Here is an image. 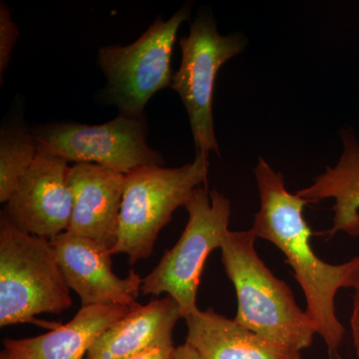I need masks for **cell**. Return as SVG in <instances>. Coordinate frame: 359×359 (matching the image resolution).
<instances>
[{"instance_id":"1","label":"cell","mask_w":359,"mask_h":359,"mask_svg":"<svg viewBox=\"0 0 359 359\" xmlns=\"http://www.w3.org/2000/svg\"><path fill=\"white\" fill-rule=\"evenodd\" d=\"M259 194V209L255 215L252 233L276 245L306 297V313L316 334L327 344L328 359H341L344 325L335 313V295L340 289L359 285V257L341 264H332L316 256L311 247L313 231L304 217L309 204L287 191L283 173L259 157L254 169Z\"/></svg>"},{"instance_id":"2","label":"cell","mask_w":359,"mask_h":359,"mask_svg":"<svg viewBox=\"0 0 359 359\" xmlns=\"http://www.w3.org/2000/svg\"><path fill=\"white\" fill-rule=\"evenodd\" d=\"M252 231H229L222 263L238 299L235 320L278 346L302 353L313 344V321L295 302L289 285L257 256Z\"/></svg>"},{"instance_id":"3","label":"cell","mask_w":359,"mask_h":359,"mask_svg":"<svg viewBox=\"0 0 359 359\" xmlns=\"http://www.w3.org/2000/svg\"><path fill=\"white\" fill-rule=\"evenodd\" d=\"M72 306L51 242L0 217V327L39 323L35 316Z\"/></svg>"},{"instance_id":"4","label":"cell","mask_w":359,"mask_h":359,"mask_svg":"<svg viewBox=\"0 0 359 359\" xmlns=\"http://www.w3.org/2000/svg\"><path fill=\"white\" fill-rule=\"evenodd\" d=\"M209 166V158L197 154L180 168L145 166L126 174L117 243L111 254L126 255L130 264L150 257L174 212L207 183Z\"/></svg>"},{"instance_id":"5","label":"cell","mask_w":359,"mask_h":359,"mask_svg":"<svg viewBox=\"0 0 359 359\" xmlns=\"http://www.w3.org/2000/svg\"><path fill=\"white\" fill-rule=\"evenodd\" d=\"M188 223L178 242L167 250L159 264L143 278L141 294H167L178 304L182 318L199 308L198 289L205 261L221 249L229 231L230 200L217 190L199 187L186 203Z\"/></svg>"},{"instance_id":"6","label":"cell","mask_w":359,"mask_h":359,"mask_svg":"<svg viewBox=\"0 0 359 359\" xmlns=\"http://www.w3.org/2000/svg\"><path fill=\"white\" fill-rule=\"evenodd\" d=\"M191 6L169 18H157L133 43L107 45L98 52V65L107 79L108 102L121 115L143 118L151 97L171 87V58L179 28L190 18Z\"/></svg>"},{"instance_id":"7","label":"cell","mask_w":359,"mask_h":359,"mask_svg":"<svg viewBox=\"0 0 359 359\" xmlns=\"http://www.w3.org/2000/svg\"><path fill=\"white\" fill-rule=\"evenodd\" d=\"M182 60L173 74L171 87L178 93L188 113L196 155L219 157L215 134L212 99L215 81L222 66L244 50L245 37L237 33L221 35L211 18H198L190 33L180 39Z\"/></svg>"},{"instance_id":"8","label":"cell","mask_w":359,"mask_h":359,"mask_svg":"<svg viewBox=\"0 0 359 359\" xmlns=\"http://www.w3.org/2000/svg\"><path fill=\"white\" fill-rule=\"evenodd\" d=\"M39 153L75 164H95L123 174L162 166V156L149 146L143 118L120 114L100 125L55 123L33 131Z\"/></svg>"},{"instance_id":"9","label":"cell","mask_w":359,"mask_h":359,"mask_svg":"<svg viewBox=\"0 0 359 359\" xmlns=\"http://www.w3.org/2000/svg\"><path fill=\"white\" fill-rule=\"evenodd\" d=\"M69 170L65 160L39 153L2 212L20 230L53 240L67 231L72 216Z\"/></svg>"},{"instance_id":"10","label":"cell","mask_w":359,"mask_h":359,"mask_svg":"<svg viewBox=\"0 0 359 359\" xmlns=\"http://www.w3.org/2000/svg\"><path fill=\"white\" fill-rule=\"evenodd\" d=\"M70 290L82 306L138 304L143 278L134 269L120 278L112 269V254L88 238L65 231L50 241Z\"/></svg>"},{"instance_id":"11","label":"cell","mask_w":359,"mask_h":359,"mask_svg":"<svg viewBox=\"0 0 359 359\" xmlns=\"http://www.w3.org/2000/svg\"><path fill=\"white\" fill-rule=\"evenodd\" d=\"M125 177L95 164L70 166L73 210L66 231L93 240L111 252L117 243Z\"/></svg>"},{"instance_id":"12","label":"cell","mask_w":359,"mask_h":359,"mask_svg":"<svg viewBox=\"0 0 359 359\" xmlns=\"http://www.w3.org/2000/svg\"><path fill=\"white\" fill-rule=\"evenodd\" d=\"M137 306H82L69 323L47 334L4 340V351L11 359H84L97 339Z\"/></svg>"},{"instance_id":"13","label":"cell","mask_w":359,"mask_h":359,"mask_svg":"<svg viewBox=\"0 0 359 359\" xmlns=\"http://www.w3.org/2000/svg\"><path fill=\"white\" fill-rule=\"evenodd\" d=\"M182 318L172 297L139 304L94 342L84 359H126L156 347L174 346V328Z\"/></svg>"},{"instance_id":"14","label":"cell","mask_w":359,"mask_h":359,"mask_svg":"<svg viewBox=\"0 0 359 359\" xmlns=\"http://www.w3.org/2000/svg\"><path fill=\"white\" fill-rule=\"evenodd\" d=\"M186 344L202 359H302V353L264 339L212 308L185 318Z\"/></svg>"},{"instance_id":"15","label":"cell","mask_w":359,"mask_h":359,"mask_svg":"<svg viewBox=\"0 0 359 359\" xmlns=\"http://www.w3.org/2000/svg\"><path fill=\"white\" fill-rule=\"evenodd\" d=\"M342 152L334 167L314 179L313 183L297 191L309 204L334 199L332 226L330 237L342 231L359 237V141L351 128L340 131Z\"/></svg>"},{"instance_id":"16","label":"cell","mask_w":359,"mask_h":359,"mask_svg":"<svg viewBox=\"0 0 359 359\" xmlns=\"http://www.w3.org/2000/svg\"><path fill=\"white\" fill-rule=\"evenodd\" d=\"M39 155L33 132L23 124L2 127L0 133V202L6 204L18 181Z\"/></svg>"},{"instance_id":"17","label":"cell","mask_w":359,"mask_h":359,"mask_svg":"<svg viewBox=\"0 0 359 359\" xmlns=\"http://www.w3.org/2000/svg\"><path fill=\"white\" fill-rule=\"evenodd\" d=\"M20 37V30L11 18V11L6 2L0 4V78L7 69L16 40Z\"/></svg>"},{"instance_id":"18","label":"cell","mask_w":359,"mask_h":359,"mask_svg":"<svg viewBox=\"0 0 359 359\" xmlns=\"http://www.w3.org/2000/svg\"><path fill=\"white\" fill-rule=\"evenodd\" d=\"M351 332H353L354 348L359 359V285L353 295V309L351 318Z\"/></svg>"},{"instance_id":"19","label":"cell","mask_w":359,"mask_h":359,"mask_svg":"<svg viewBox=\"0 0 359 359\" xmlns=\"http://www.w3.org/2000/svg\"><path fill=\"white\" fill-rule=\"evenodd\" d=\"M175 351V346H160L126 359H173Z\"/></svg>"},{"instance_id":"20","label":"cell","mask_w":359,"mask_h":359,"mask_svg":"<svg viewBox=\"0 0 359 359\" xmlns=\"http://www.w3.org/2000/svg\"><path fill=\"white\" fill-rule=\"evenodd\" d=\"M173 359H202L199 354L191 348L188 344H184L176 347Z\"/></svg>"},{"instance_id":"21","label":"cell","mask_w":359,"mask_h":359,"mask_svg":"<svg viewBox=\"0 0 359 359\" xmlns=\"http://www.w3.org/2000/svg\"><path fill=\"white\" fill-rule=\"evenodd\" d=\"M0 359H11L7 356V354L4 353V351H2L1 355H0Z\"/></svg>"}]
</instances>
